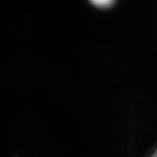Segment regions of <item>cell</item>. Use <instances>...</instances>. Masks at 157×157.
Instances as JSON below:
<instances>
[{"label":"cell","instance_id":"6da1fadb","mask_svg":"<svg viewBox=\"0 0 157 157\" xmlns=\"http://www.w3.org/2000/svg\"><path fill=\"white\" fill-rule=\"evenodd\" d=\"M90 1L99 8H107L114 4V0H90Z\"/></svg>","mask_w":157,"mask_h":157},{"label":"cell","instance_id":"7a4b0ae2","mask_svg":"<svg viewBox=\"0 0 157 157\" xmlns=\"http://www.w3.org/2000/svg\"><path fill=\"white\" fill-rule=\"evenodd\" d=\"M151 157H157V150H156V151H155V152H154V154H152Z\"/></svg>","mask_w":157,"mask_h":157}]
</instances>
